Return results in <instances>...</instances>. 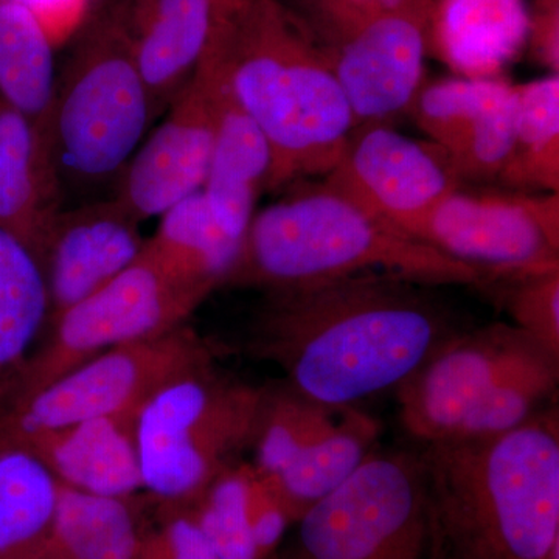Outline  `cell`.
<instances>
[{"instance_id": "1", "label": "cell", "mask_w": 559, "mask_h": 559, "mask_svg": "<svg viewBox=\"0 0 559 559\" xmlns=\"http://www.w3.org/2000/svg\"><path fill=\"white\" fill-rule=\"evenodd\" d=\"M463 329L430 286L369 272L266 293L245 349L304 395L345 407L399 389Z\"/></svg>"}, {"instance_id": "2", "label": "cell", "mask_w": 559, "mask_h": 559, "mask_svg": "<svg viewBox=\"0 0 559 559\" xmlns=\"http://www.w3.org/2000/svg\"><path fill=\"white\" fill-rule=\"evenodd\" d=\"M213 27L231 87L270 145L266 189L325 178L355 131L329 47L274 0L215 3Z\"/></svg>"}, {"instance_id": "3", "label": "cell", "mask_w": 559, "mask_h": 559, "mask_svg": "<svg viewBox=\"0 0 559 559\" xmlns=\"http://www.w3.org/2000/svg\"><path fill=\"white\" fill-rule=\"evenodd\" d=\"M418 448L430 521L481 559H549L559 546L558 401L498 436Z\"/></svg>"}, {"instance_id": "4", "label": "cell", "mask_w": 559, "mask_h": 559, "mask_svg": "<svg viewBox=\"0 0 559 559\" xmlns=\"http://www.w3.org/2000/svg\"><path fill=\"white\" fill-rule=\"evenodd\" d=\"M369 272L481 290L500 277L388 229L320 186L253 215L226 286L266 294Z\"/></svg>"}, {"instance_id": "5", "label": "cell", "mask_w": 559, "mask_h": 559, "mask_svg": "<svg viewBox=\"0 0 559 559\" xmlns=\"http://www.w3.org/2000/svg\"><path fill=\"white\" fill-rule=\"evenodd\" d=\"M559 358L511 325L463 329L396 392L401 426L418 447L485 439L557 403Z\"/></svg>"}, {"instance_id": "6", "label": "cell", "mask_w": 559, "mask_h": 559, "mask_svg": "<svg viewBox=\"0 0 559 559\" xmlns=\"http://www.w3.org/2000/svg\"><path fill=\"white\" fill-rule=\"evenodd\" d=\"M261 385L213 362L157 389L135 414L142 491L162 509H187L249 450Z\"/></svg>"}, {"instance_id": "7", "label": "cell", "mask_w": 559, "mask_h": 559, "mask_svg": "<svg viewBox=\"0 0 559 559\" xmlns=\"http://www.w3.org/2000/svg\"><path fill=\"white\" fill-rule=\"evenodd\" d=\"M156 116L124 21L95 22L55 84L47 140L61 183L123 171Z\"/></svg>"}, {"instance_id": "8", "label": "cell", "mask_w": 559, "mask_h": 559, "mask_svg": "<svg viewBox=\"0 0 559 559\" xmlns=\"http://www.w3.org/2000/svg\"><path fill=\"white\" fill-rule=\"evenodd\" d=\"M294 524L289 546L272 559H423L429 491L421 451H374Z\"/></svg>"}, {"instance_id": "9", "label": "cell", "mask_w": 559, "mask_h": 559, "mask_svg": "<svg viewBox=\"0 0 559 559\" xmlns=\"http://www.w3.org/2000/svg\"><path fill=\"white\" fill-rule=\"evenodd\" d=\"M209 296L204 289L171 277L140 253L108 285L47 322L20 385L3 406L106 349L153 340L186 325Z\"/></svg>"}, {"instance_id": "10", "label": "cell", "mask_w": 559, "mask_h": 559, "mask_svg": "<svg viewBox=\"0 0 559 559\" xmlns=\"http://www.w3.org/2000/svg\"><path fill=\"white\" fill-rule=\"evenodd\" d=\"M216 360L189 323L153 340L106 349L0 409V430L28 437L84 419L135 414L173 378Z\"/></svg>"}, {"instance_id": "11", "label": "cell", "mask_w": 559, "mask_h": 559, "mask_svg": "<svg viewBox=\"0 0 559 559\" xmlns=\"http://www.w3.org/2000/svg\"><path fill=\"white\" fill-rule=\"evenodd\" d=\"M320 186L423 245L436 210L462 187L439 150L385 123L355 128Z\"/></svg>"}, {"instance_id": "12", "label": "cell", "mask_w": 559, "mask_h": 559, "mask_svg": "<svg viewBox=\"0 0 559 559\" xmlns=\"http://www.w3.org/2000/svg\"><path fill=\"white\" fill-rule=\"evenodd\" d=\"M425 245L502 277L559 270V194L460 187L433 213Z\"/></svg>"}, {"instance_id": "13", "label": "cell", "mask_w": 559, "mask_h": 559, "mask_svg": "<svg viewBox=\"0 0 559 559\" xmlns=\"http://www.w3.org/2000/svg\"><path fill=\"white\" fill-rule=\"evenodd\" d=\"M223 73V50L212 31L200 64L168 106L164 123L124 167L116 198L140 223L160 216L204 187Z\"/></svg>"}, {"instance_id": "14", "label": "cell", "mask_w": 559, "mask_h": 559, "mask_svg": "<svg viewBox=\"0 0 559 559\" xmlns=\"http://www.w3.org/2000/svg\"><path fill=\"white\" fill-rule=\"evenodd\" d=\"M432 7L430 0H412L330 49L355 128L409 110L423 87Z\"/></svg>"}, {"instance_id": "15", "label": "cell", "mask_w": 559, "mask_h": 559, "mask_svg": "<svg viewBox=\"0 0 559 559\" xmlns=\"http://www.w3.org/2000/svg\"><path fill=\"white\" fill-rule=\"evenodd\" d=\"M409 112L459 180L498 182L514 140L516 84L443 79L423 84Z\"/></svg>"}, {"instance_id": "16", "label": "cell", "mask_w": 559, "mask_h": 559, "mask_svg": "<svg viewBox=\"0 0 559 559\" xmlns=\"http://www.w3.org/2000/svg\"><path fill=\"white\" fill-rule=\"evenodd\" d=\"M140 224L117 198L58 213L40 259L49 320L97 293L139 259L146 241Z\"/></svg>"}, {"instance_id": "17", "label": "cell", "mask_w": 559, "mask_h": 559, "mask_svg": "<svg viewBox=\"0 0 559 559\" xmlns=\"http://www.w3.org/2000/svg\"><path fill=\"white\" fill-rule=\"evenodd\" d=\"M135 414L84 419L14 439L24 441L62 487L102 498L134 499L142 491Z\"/></svg>"}, {"instance_id": "18", "label": "cell", "mask_w": 559, "mask_h": 559, "mask_svg": "<svg viewBox=\"0 0 559 559\" xmlns=\"http://www.w3.org/2000/svg\"><path fill=\"white\" fill-rule=\"evenodd\" d=\"M61 187L49 140L0 100V227L39 264L51 224L61 212Z\"/></svg>"}, {"instance_id": "19", "label": "cell", "mask_w": 559, "mask_h": 559, "mask_svg": "<svg viewBox=\"0 0 559 559\" xmlns=\"http://www.w3.org/2000/svg\"><path fill=\"white\" fill-rule=\"evenodd\" d=\"M224 57V73L218 95L215 145L202 193L213 216L230 237L245 241L255 202L266 187L271 151L263 132L242 108L231 87L229 64L215 27Z\"/></svg>"}, {"instance_id": "20", "label": "cell", "mask_w": 559, "mask_h": 559, "mask_svg": "<svg viewBox=\"0 0 559 559\" xmlns=\"http://www.w3.org/2000/svg\"><path fill=\"white\" fill-rule=\"evenodd\" d=\"M215 20V0H135L124 22L132 53L156 114L168 108L200 64Z\"/></svg>"}, {"instance_id": "21", "label": "cell", "mask_w": 559, "mask_h": 559, "mask_svg": "<svg viewBox=\"0 0 559 559\" xmlns=\"http://www.w3.org/2000/svg\"><path fill=\"white\" fill-rule=\"evenodd\" d=\"M430 32L459 76L496 79L527 46L530 11L525 0H440Z\"/></svg>"}, {"instance_id": "22", "label": "cell", "mask_w": 559, "mask_h": 559, "mask_svg": "<svg viewBox=\"0 0 559 559\" xmlns=\"http://www.w3.org/2000/svg\"><path fill=\"white\" fill-rule=\"evenodd\" d=\"M159 227L142 255L180 282L212 294L226 286L242 241L230 237L213 216L202 190L162 213Z\"/></svg>"}, {"instance_id": "23", "label": "cell", "mask_w": 559, "mask_h": 559, "mask_svg": "<svg viewBox=\"0 0 559 559\" xmlns=\"http://www.w3.org/2000/svg\"><path fill=\"white\" fill-rule=\"evenodd\" d=\"M61 484L24 443L0 430V559H40Z\"/></svg>"}, {"instance_id": "24", "label": "cell", "mask_w": 559, "mask_h": 559, "mask_svg": "<svg viewBox=\"0 0 559 559\" xmlns=\"http://www.w3.org/2000/svg\"><path fill=\"white\" fill-rule=\"evenodd\" d=\"M49 320L38 260L0 227V407L20 385Z\"/></svg>"}, {"instance_id": "25", "label": "cell", "mask_w": 559, "mask_h": 559, "mask_svg": "<svg viewBox=\"0 0 559 559\" xmlns=\"http://www.w3.org/2000/svg\"><path fill=\"white\" fill-rule=\"evenodd\" d=\"M381 425L355 406L345 407L326 436L290 460L277 476L264 477L296 522L312 503L341 487L378 450ZM261 476V474H260Z\"/></svg>"}, {"instance_id": "26", "label": "cell", "mask_w": 559, "mask_h": 559, "mask_svg": "<svg viewBox=\"0 0 559 559\" xmlns=\"http://www.w3.org/2000/svg\"><path fill=\"white\" fill-rule=\"evenodd\" d=\"M53 43L32 11L0 0V100L47 138L55 95Z\"/></svg>"}, {"instance_id": "27", "label": "cell", "mask_w": 559, "mask_h": 559, "mask_svg": "<svg viewBox=\"0 0 559 559\" xmlns=\"http://www.w3.org/2000/svg\"><path fill=\"white\" fill-rule=\"evenodd\" d=\"M140 538L132 499L102 498L61 485L40 559H138Z\"/></svg>"}, {"instance_id": "28", "label": "cell", "mask_w": 559, "mask_h": 559, "mask_svg": "<svg viewBox=\"0 0 559 559\" xmlns=\"http://www.w3.org/2000/svg\"><path fill=\"white\" fill-rule=\"evenodd\" d=\"M498 182L522 193L559 191V73L516 84V121Z\"/></svg>"}, {"instance_id": "29", "label": "cell", "mask_w": 559, "mask_h": 559, "mask_svg": "<svg viewBox=\"0 0 559 559\" xmlns=\"http://www.w3.org/2000/svg\"><path fill=\"white\" fill-rule=\"evenodd\" d=\"M345 407L312 400L283 380L261 385L249 448L253 468L264 477L277 476L337 425Z\"/></svg>"}, {"instance_id": "30", "label": "cell", "mask_w": 559, "mask_h": 559, "mask_svg": "<svg viewBox=\"0 0 559 559\" xmlns=\"http://www.w3.org/2000/svg\"><path fill=\"white\" fill-rule=\"evenodd\" d=\"M252 465L223 471L190 507L218 559H260L250 527Z\"/></svg>"}, {"instance_id": "31", "label": "cell", "mask_w": 559, "mask_h": 559, "mask_svg": "<svg viewBox=\"0 0 559 559\" xmlns=\"http://www.w3.org/2000/svg\"><path fill=\"white\" fill-rule=\"evenodd\" d=\"M525 331L559 358V270L506 275L485 289Z\"/></svg>"}, {"instance_id": "32", "label": "cell", "mask_w": 559, "mask_h": 559, "mask_svg": "<svg viewBox=\"0 0 559 559\" xmlns=\"http://www.w3.org/2000/svg\"><path fill=\"white\" fill-rule=\"evenodd\" d=\"M160 527L142 533L138 559H218L190 509H164Z\"/></svg>"}, {"instance_id": "33", "label": "cell", "mask_w": 559, "mask_h": 559, "mask_svg": "<svg viewBox=\"0 0 559 559\" xmlns=\"http://www.w3.org/2000/svg\"><path fill=\"white\" fill-rule=\"evenodd\" d=\"M252 465V463H250ZM250 484V527L260 559H272L294 524L288 509L270 481L253 468Z\"/></svg>"}, {"instance_id": "34", "label": "cell", "mask_w": 559, "mask_h": 559, "mask_svg": "<svg viewBox=\"0 0 559 559\" xmlns=\"http://www.w3.org/2000/svg\"><path fill=\"white\" fill-rule=\"evenodd\" d=\"M412 0H314L318 24L329 49L382 14L407 5Z\"/></svg>"}, {"instance_id": "35", "label": "cell", "mask_w": 559, "mask_h": 559, "mask_svg": "<svg viewBox=\"0 0 559 559\" xmlns=\"http://www.w3.org/2000/svg\"><path fill=\"white\" fill-rule=\"evenodd\" d=\"M558 0H536L530 13L528 43L533 57L550 73H559Z\"/></svg>"}, {"instance_id": "36", "label": "cell", "mask_w": 559, "mask_h": 559, "mask_svg": "<svg viewBox=\"0 0 559 559\" xmlns=\"http://www.w3.org/2000/svg\"><path fill=\"white\" fill-rule=\"evenodd\" d=\"M21 3L39 21L51 43L68 38L79 27L86 11L87 0H13Z\"/></svg>"}, {"instance_id": "37", "label": "cell", "mask_w": 559, "mask_h": 559, "mask_svg": "<svg viewBox=\"0 0 559 559\" xmlns=\"http://www.w3.org/2000/svg\"><path fill=\"white\" fill-rule=\"evenodd\" d=\"M423 559H481L473 554L465 546L451 538L447 532H443L436 524L430 521L429 516V538L428 547H426V554Z\"/></svg>"}, {"instance_id": "38", "label": "cell", "mask_w": 559, "mask_h": 559, "mask_svg": "<svg viewBox=\"0 0 559 559\" xmlns=\"http://www.w3.org/2000/svg\"><path fill=\"white\" fill-rule=\"evenodd\" d=\"M549 559H559V546L557 547V549L551 551Z\"/></svg>"}, {"instance_id": "39", "label": "cell", "mask_w": 559, "mask_h": 559, "mask_svg": "<svg viewBox=\"0 0 559 559\" xmlns=\"http://www.w3.org/2000/svg\"><path fill=\"white\" fill-rule=\"evenodd\" d=\"M218 2H231V0H218Z\"/></svg>"}]
</instances>
